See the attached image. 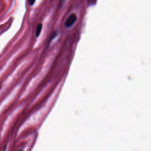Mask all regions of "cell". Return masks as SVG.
I'll list each match as a JSON object with an SVG mask.
<instances>
[{"label": "cell", "mask_w": 151, "mask_h": 151, "mask_svg": "<svg viewBox=\"0 0 151 151\" xmlns=\"http://www.w3.org/2000/svg\"><path fill=\"white\" fill-rule=\"evenodd\" d=\"M77 20V16L75 14H71L67 19L65 22V25L67 27H71L74 22Z\"/></svg>", "instance_id": "cell-1"}, {"label": "cell", "mask_w": 151, "mask_h": 151, "mask_svg": "<svg viewBox=\"0 0 151 151\" xmlns=\"http://www.w3.org/2000/svg\"><path fill=\"white\" fill-rule=\"evenodd\" d=\"M42 24H40L37 25V29H36V31H35V34H36V37H38L41 31V29H42Z\"/></svg>", "instance_id": "cell-2"}, {"label": "cell", "mask_w": 151, "mask_h": 151, "mask_svg": "<svg viewBox=\"0 0 151 151\" xmlns=\"http://www.w3.org/2000/svg\"><path fill=\"white\" fill-rule=\"evenodd\" d=\"M36 0H28V2H29V4L30 5H34V2H35V1Z\"/></svg>", "instance_id": "cell-3"}]
</instances>
